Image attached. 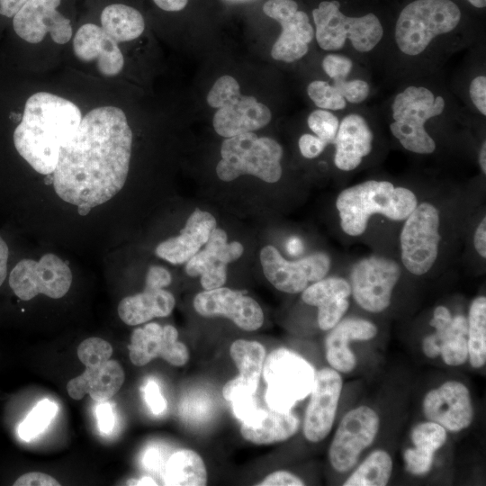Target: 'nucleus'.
Returning <instances> with one entry per match:
<instances>
[{"label":"nucleus","instance_id":"1","mask_svg":"<svg viewBox=\"0 0 486 486\" xmlns=\"http://www.w3.org/2000/svg\"><path fill=\"white\" fill-rule=\"evenodd\" d=\"M131 147L132 131L122 109L108 105L89 111L60 148L52 173L56 194L86 215L124 186Z\"/></svg>","mask_w":486,"mask_h":486},{"label":"nucleus","instance_id":"2","mask_svg":"<svg viewBox=\"0 0 486 486\" xmlns=\"http://www.w3.org/2000/svg\"><path fill=\"white\" fill-rule=\"evenodd\" d=\"M81 111L71 101L38 92L24 105L13 140L20 156L38 173L51 175L62 145L76 130Z\"/></svg>","mask_w":486,"mask_h":486},{"label":"nucleus","instance_id":"3","mask_svg":"<svg viewBox=\"0 0 486 486\" xmlns=\"http://www.w3.org/2000/svg\"><path fill=\"white\" fill-rule=\"evenodd\" d=\"M418 205L414 193L405 187H395L388 181L368 180L343 190L336 206L340 226L350 236L362 235L374 214L392 220H403Z\"/></svg>","mask_w":486,"mask_h":486},{"label":"nucleus","instance_id":"4","mask_svg":"<svg viewBox=\"0 0 486 486\" xmlns=\"http://www.w3.org/2000/svg\"><path fill=\"white\" fill-rule=\"evenodd\" d=\"M221 159L216 166L218 177L225 182L251 175L266 183L282 176L283 148L274 140L258 137L253 131L226 138L220 147Z\"/></svg>","mask_w":486,"mask_h":486},{"label":"nucleus","instance_id":"5","mask_svg":"<svg viewBox=\"0 0 486 486\" xmlns=\"http://www.w3.org/2000/svg\"><path fill=\"white\" fill-rule=\"evenodd\" d=\"M460 20L461 11L451 0H415L398 17L396 44L406 55H418L434 38L454 30Z\"/></svg>","mask_w":486,"mask_h":486},{"label":"nucleus","instance_id":"6","mask_svg":"<svg viewBox=\"0 0 486 486\" xmlns=\"http://www.w3.org/2000/svg\"><path fill=\"white\" fill-rule=\"evenodd\" d=\"M446 102L440 95L424 86H410L396 94L392 104L393 122L390 125L392 135L401 146L417 154H430L436 143L425 129L430 118L440 115Z\"/></svg>","mask_w":486,"mask_h":486},{"label":"nucleus","instance_id":"7","mask_svg":"<svg viewBox=\"0 0 486 486\" xmlns=\"http://www.w3.org/2000/svg\"><path fill=\"white\" fill-rule=\"evenodd\" d=\"M207 103L217 108L212 124L224 138L259 130L272 118L269 108L252 95L241 94L238 81L231 76L219 77L208 93Z\"/></svg>","mask_w":486,"mask_h":486},{"label":"nucleus","instance_id":"8","mask_svg":"<svg viewBox=\"0 0 486 486\" xmlns=\"http://www.w3.org/2000/svg\"><path fill=\"white\" fill-rule=\"evenodd\" d=\"M338 1H323L312 11L315 37L324 50H340L348 39L359 52L372 50L382 40L383 29L378 17L367 14L359 17L345 15Z\"/></svg>","mask_w":486,"mask_h":486},{"label":"nucleus","instance_id":"9","mask_svg":"<svg viewBox=\"0 0 486 486\" xmlns=\"http://www.w3.org/2000/svg\"><path fill=\"white\" fill-rule=\"evenodd\" d=\"M262 374L268 407L286 411L310 393L316 373L300 355L281 347L266 356Z\"/></svg>","mask_w":486,"mask_h":486},{"label":"nucleus","instance_id":"10","mask_svg":"<svg viewBox=\"0 0 486 486\" xmlns=\"http://www.w3.org/2000/svg\"><path fill=\"white\" fill-rule=\"evenodd\" d=\"M439 224V212L428 202L417 205L405 219L400 232L401 261L410 273L424 274L435 264L441 238Z\"/></svg>","mask_w":486,"mask_h":486},{"label":"nucleus","instance_id":"11","mask_svg":"<svg viewBox=\"0 0 486 486\" xmlns=\"http://www.w3.org/2000/svg\"><path fill=\"white\" fill-rule=\"evenodd\" d=\"M380 428V418L368 406L349 410L341 419L328 449L332 467L344 473L357 463L361 453L374 441Z\"/></svg>","mask_w":486,"mask_h":486},{"label":"nucleus","instance_id":"12","mask_svg":"<svg viewBox=\"0 0 486 486\" xmlns=\"http://www.w3.org/2000/svg\"><path fill=\"white\" fill-rule=\"evenodd\" d=\"M400 276V268L392 259L377 256L361 259L350 273L351 294L366 311L382 312L389 307Z\"/></svg>","mask_w":486,"mask_h":486},{"label":"nucleus","instance_id":"13","mask_svg":"<svg viewBox=\"0 0 486 486\" xmlns=\"http://www.w3.org/2000/svg\"><path fill=\"white\" fill-rule=\"evenodd\" d=\"M260 261L270 284L286 293L302 292L309 284L324 278L330 268V258L325 253H313L299 260L289 261L270 245L262 248Z\"/></svg>","mask_w":486,"mask_h":486},{"label":"nucleus","instance_id":"14","mask_svg":"<svg viewBox=\"0 0 486 486\" xmlns=\"http://www.w3.org/2000/svg\"><path fill=\"white\" fill-rule=\"evenodd\" d=\"M263 11L282 27L281 34L271 50L272 58L293 62L305 56L313 40L314 30L307 14L298 10L297 3L293 0H267Z\"/></svg>","mask_w":486,"mask_h":486},{"label":"nucleus","instance_id":"15","mask_svg":"<svg viewBox=\"0 0 486 486\" xmlns=\"http://www.w3.org/2000/svg\"><path fill=\"white\" fill-rule=\"evenodd\" d=\"M62 0H27L14 15L15 33L29 43L40 42L47 33L58 44H65L72 37L70 20L58 11Z\"/></svg>","mask_w":486,"mask_h":486},{"label":"nucleus","instance_id":"16","mask_svg":"<svg viewBox=\"0 0 486 486\" xmlns=\"http://www.w3.org/2000/svg\"><path fill=\"white\" fill-rule=\"evenodd\" d=\"M342 386L341 375L333 368L324 367L315 374L303 421V434L308 441L318 443L329 434Z\"/></svg>","mask_w":486,"mask_h":486},{"label":"nucleus","instance_id":"17","mask_svg":"<svg viewBox=\"0 0 486 486\" xmlns=\"http://www.w3.org/2000/svg\"><path fill=\"white\" fill-rule=\"evenodd\" d=\"M430 325L435 333L422 340V351L428 358L439 355L446 364L458 366L468 359V323L464 315L452 316L445 306H437L433 311Z\"/></svg>","mask_w":486,"mask_h":486},{"label":"nucleus","instance_id":"18","mask_svg":"<svg viewBox=\"0 0 486 486\" xmlns=\"http://www.w3.org/2000/svg\"><path fill=\"white\" fill-rule=\"evenodd\" d=\"M193 304L201 316L225 317L247 331L258 329L264 322V313L256 301L227 287L201 292Z\"/></svg>","mask_w":486,"mask_h":486},{"label":"nucleus","instance_id":"19","mask_svg":"<svg viewBox=\"0 0 486 486\" xmlns=\"http://www.w3.org/2000/svg\"><path fill=\"white\" fill-rule=\"evenodd\" d=\"M424 416L446 431L459 432L473 419V407L468 388L457 381H447L429 391L422 402Z\"/></svg>","mask_w":486,"mask_h":486},{"label":"nucleus","instance_id":"20","mask_svg":"<svg viewBox=\"0 0 486 486\" xmlns=\"http://www.w3.org/2000/svg\"><path fill=\"white\" fill-rule=\"evenodd\" d=\"M128 348L130 359L137 366H143L157 357L174 366H183L190 357L187 346L178 341L175 327H162L154 322L134 329Z\"/></svg>","mask_w":486,"mask_h":486},{"label":"nucleus","instance_id":"21","mask_svg":"<svg viewBox=\"0 0 486 486\" xmlns=\"http://www.w3.org/2000/svg\"><path fill=\"white\" fill-rule=\"evenodd\" d=\"M243 246L237 241L227 243V234L215 229L203 250L197 252L186 262L185 272L190 276H201L204 290L223 286L227 279V264L238 259Z\"/></svg>","mask_w":486,"mask_h":486},{"label":"nucleus","instance_id":"22","mask_svg":"<svg viewBox=\"0 0 486 486\" xmlns=\"http://www.w3.org/2000/svg\"><path fill=\"white\" fill-rule=\"evenodd\" d=\"M75 56L83 62L95 61L104 76H114L123 68L124 58L118 43L94 23L81 25L73 40Z\"/></svg>","mask_w":486,"mask_h":486},{"label":"nucleus","instance_id":"23","mask_svg":"<svg viewBox=\"0 0 486 486\" xmlns=\"http://www.w3.org/2000/svg\"><path fill=\"white\" fill-rule=\"evenodd\" d=\"M377 334L376 326L366 320L348 318L336 324L325 339L326 358L331 368L347 374L356 365V358L349 347L351 341H366Z\"/></svg>","mask_w":486,"mask_h":486},{"label":"nucleus","instance_id":"24","mask_svg":"<svg viewBox=\"0 0 486 486\" xmlns=\"http://www.w3.org/2000/svg\"><path fill=\"white\" fill-rule=\"evenodd\" d=\"M302 292V299L306 304L318 307V324L324 331L338 324L349 307L351 287L346 280L340 277L322 278Z\"/></svg>","mask_w":486,"mask_h":486},{"label":"nucleus","instance_id":"25","mask_svg":"<svg viewBox=\"0 0 486 486\" xmlns=\"http://www.w3.org/2000/svg\"><path fill=\"white\" fill-rule=\"evenodd\" d=\"M215 229V218L208 212L196 209L180 235L161 242L156 248V254L174 265L185 263L206 244Z\"/></svg>","mask_w":486,"mask_h":486},{"label":"nucleus","instance_id":"26","mask_svg":"<svg viewBox=\"0 0 486 486\" xmlns=\"http://www.w3.org/2000/svg\"><path fill=\"white\" fill-rule=\"evenodd\" d=\"M374 134L365 119L350 113L343 118L334 140V163L343 171L356 169L373 148Z\"/></svg>","mask_w":486,"mask_h":486},{"label":"nucleus","instance_id":"27","mask_svg":"<svg viewBox=\"0 0 486 486\" xmlns=\"http://www.w3.org/2000/svg\"><path fill=\"white\" fill-rule=\"evenodd\" d=\"M300 420L291 410L257 409L242 420V437L257 446H267L283 442L295 435Z\"/></svg>","mask_w":486,"mask_h":486},{"label":"nucleus","instance_id":"28","mask_svg":"<svg viewBox=\"0 0 486 486\" xmlns=\"http://www.w3.org/2000/svg\"><path fill=\"white\" fill-rule=\"evenodd\" d=\"M410 439L414 447L407 448L403 453L405 468L413 475H425L432 467L435 453L446 442V430L428 420L412 428Z\"/></svg>","mask_w":486,"mask_h":486},{"label":"nucleus","instance_id":"29","mask_svg":"<svg viewBox=\"0 0 486 486\" xmlns=\"http://www.w3.org/2000/svg\"><path fill=\"white\" fill-rule=\"evenodd\" d=\"M175 297L164 289H144L140 293L123 298L118 305L121 320L130 326L148 322L153 318L171 314Z\"/></svg>","mask_w":486,"mask_h":486},{"label":"nucleus","instance_id":"30","mask_svg":"<svg viewBox=\"0 0 486 486\" xmlns=\"http://www.w3.org/2000/svg\"><path fill=\"white\" fill-rule=\"evenodd\" d=\"M230 356L239 373L231 381L255 394L266 356L265 346L257 341L237 339L230 345Z\"/></svg>","mask_w":486,"mask_h":486},{"label":"nucleus","instance_id":"31","mask_svg":"<svg viewBox=\"0 0 486 486\" xmlns=\"http://www.w3.org/2000/svg\"><path fill=\"white\" fill-rule=\"evenodd\" d=\"M32 280L39 293L53 299L63 297L72 284L69 266L58 256L49 253L39 261L32 260Z\"/></svg>","mask_w":486,"mask_h":486},{"label":"nucleus","instance_id":"32","mask_svg":"<svg viewBox=\"0 0 486 486\" xmlns=\"http://www.w3.org/2000/svg\"><path fill=\"white\" fill-rule=\"evenodd\" d=\"M101 27L117 43L140 37L145 29L142 14L125 4L106 5L100 15Z\"/></svg>","mask_w":486,"mask_h":486},{"label":"nucleus","instance_id":"33","mask_svg":"<svg viewBox=\"0 0 486 486\" xmlns=\"http://www.w3.org/2000/svg\"><path fill=\"white\" fill-rule=\"evenodd\" d=\"M207 470L201 455L194 450L183 449L174 453L164 469V482L169 486H204Z\"/></svg>","mask_w":486,"mask_h":486},{"label":"nucleus","instance_id":"34","mask_svg":"<svg viewBox=\"0 0 486 486\" xmlns=\"http://www.w3.org/2000/svg\"><path fill=\"white\" fill-rule=\"evenodd\" d=\"M83 374L88 383L87 394L98 402L116 394L125 379L122 366L114 360H108L97 367H86Z\"/></svg>","mask_w":486,"mask_h":486},{"label":"nucleus","instance_id":"35","mask_svg":"<svg viewBox=\"0 0 486 486\" xmlns=\"http://www.w3.org/2000/svg\"><path fill=\"white\" fill-rule=\"evenodd\" d=\"M468 323V358L473 368L486 363V298H475L470 306Z\"/></svg>","mask_w":486,"mask_h":486},{"label":"nucleus","instance_id":"36","mask_svg":"<svg viewBox=\"0 0 486 486\" xmlns=\"http://www.w3.org/2000/svg\"><path fill=\"white\" fill-rule=\"evenodd\" d=\"M392 472V460L384 450L372 452L344 482V486H384Z\"/></svg>","mask_w":486,"mask_h":486},{"label":"nucleus","instance_id":"37","mask_svg":"<svg viewBox=\"0 0 486 486\" xmlns=\"http://www.w3.org/2000/svg\"><path fill=\"white\" fill-rule=\"evenodd\" d=\"M58 410L55 402L48 399L40 400L18 428L19 436L25 441L35 438L49 426Z\"/></svg>","mask_w":486,"mask_h":486},{"label":"nucleus","instance_id":"38","mask_svg":"<svg viewBox=\"0 0 486 486\" xmlns=\"http://www.w3.org/2000/svg\"><path fill=\"white\" fill-rule=\"evenodd\" d=\"M307 93L310 100L324 110L338 111L346 107V100L338 90L326 81L315 80L309 84Z\"/></svg>","mask_w":486,"mask_h":486},{"label":"nucleus","instance_id":"39","mask_svg":"<svg viewBox=\"0 0 486 486\" xmlns=\"http://www.w3.org/2000/svg\"><path fill=\"white\" fill-rule=\"evenodd\" d=\"M112 354L110 343L100 338L85 339L77 347V356L86 367H97L108 360Z\"/></svg>","mask_w":486,"mask_h":486},{"label":"nucleus","instance_id":"40","mask_svg":"<svg viewBox=\"0 0 486 486\" xmlns=\"http://www.w3.org/2000/svg\"><path fill=\"white\" fill-rule=\"evenodd\" d=\"M307 122L318 138L327 144L334 142L339 122L331 112L324 109L315 110L309 115Z\"/></svg>","mask_w":486,"mask_h":486},{"label":"nucleus","instance_id":"41","mask_svg":"<svg viewBox=\"0 0 486 486\" xmlns=\"http://www.w3.org/2000/svg\"><path fill=\"white\" fill-rule=\"evenodd\" d=\"M333 86L341 95L351 104L364 102L370 91L367 82L361 79L346 80V78H334Z\"/></svg>","mask_w":486,"mask_h":486},{"label":"nucleus","instance_id":"42","mask_svg":"<svg viewBox=\"0 0 486 486\" xmlns=\"http://www.w3.org/2000/svg\"><path fill=\"white\" fill-rule=\"evenodd\" d=\"M353 68V62L347 57L328 54L322 60V68L332 79L346 78Z\"/></svg>","mask_w":486,"mask_h":486},{"label":"nucleus","instance_id":"43","mask_svg":"<svg viewBox=\"0 0 486 486\" xmlns=\"http://www.w3.org/2000/svg\"><path fill=\"white\" fill-rule=\"evenodd\" d=\"M258 486H302L303 481L287 471H276L268 474Z\"/></svg>","mask_w":486,"mask_h":486},{"label":"nucleus","instance_id":"44","mask_svg":"<svg viewBox=\"0 0 486 486\" xmlns=\"http://www.w3.org/2000/svg\"><path fill=\"white\" fill-rule=\"evenodd\" d=\"M470 97L477 110L486 115V76H478L472 79L469 87Z\"/></svg>","mask_w":486,"mask_h":486},{"label":"nucleus","instance_id":"45","mask_svg":"<svg viewBox=\"0 0 486 486\" xmlns=\"http://www.w3.org/2000/svg\"><path fill=\"white\" fill-rule=\"evenodd\" d=\"M328 144L311 134H303L299 140V148L306 158H314L320 156Z\"/></svg>","mask_w":486,"mask_h":486},{"label":"nucleus","instance_id":"46","mask_svg":"<svg viewBox=\"0 0 486 486\" xmlns=\"http://www.w3.org/2000/svg\"><path fill=\"white\" fill-rule=\"evenodd\" d=\"M143 391L147 404L154 414H160L166 410V401L155 381H149Z\"/></svg>","mask_w":486,"mask_h":486},{"label":"nucleus","instance_id":"47","mask_svg":"<svg viewBox=\"0 0 486 486\" xmlns=\"http://www.w3.org/2000/svg\"><path fill=\"white\" fill-rule=\"evenodd\" d=\"M171 282V274L165 267L152 266L147 273L145 289H163Z\"/></svg>","mask_w":486,"mask_h":486},{"label":"nucleus","instance_id":"48","mask_svg":"<svg viewBox=\"0 0 486 486\" xmlns=\"http://www.w3.org/2000/svg\"><path fill=\"white\" fill-rule=\"evenodd\" d=\"M14 486H58L57 480L49 474L33 472L22 474L14 483Z\"/></svg>","mask_w":486,"mask_h":486},{"label":"nucleus","instance_id":"49","mask_svg":"<svg viewBox=\"0 0 486 486\" xmlns=\"http://www.w3.org/2000/svg\"><path fill=\"white\" fill-rule=\"evenodd\" d=\"M97 424L102 433H110L114 426V416L112 405L102 401L96 408Z\"/></svg>","mask_w":486,"mask_h":486},{"label":"nucleus","instance_id":"50","mask_svg":"<svg viewBox=\"0 0 486 486\" xmlns=\"http://www.w3.org/2000/svg\"><path fill=\"white\" fill-rule=\"evenodd\" d=\"M68 395L74 400H81L88 392V383L82 374L71 379L67 385Z\"/></svg>","mask_w":486,"mask_h":486},{"label":"nucleus","instance_id":"51","mask_svg":"<svg viewBox=\"0 0 486 486\" xmlns=\"http://www.w3.org/2000/svg\"><path fill=\"white\" fill-rule=\"evenodd\" d=\"M474 248L478 254L486 257V218L484 217L478 225L474 233Z\"/></svg>","mask_w":486,"mask_h":486},{"label":"nucleus","instance_id":"52","mask_svg":"<svg viewBox=\"0 0 486 486\" xmlns=\"http://www.w3.org/2000/svg\"><path fill=\"white\" fill-rule=\"evenodd\" d=\"M27 0H0V15L13 18Z\"/></svg>","mask_w":486,"mask_h":486},{"label":"nucleus","instance_id":"53","mask_svg":"<svg viewBox=\"0 0 486 486\" xmlns=\"http://www.w3.org/2000/svg\"><path fill=\"white\" fill-rule=\"evenodd\" d=\"M153 2L161 10L178 12L186 6L188 0H153Z\"/></svg>","mask_w":486,"mask_h":486},{"label":"nucleus","instance_id":"54","mask_svg":"<svg viewBox=\"0 0 486 486\" xmlns=\"http://www.w3.org/2000/svg\"><path fill=\"white\" fill-rule=\"evenodd\" d=\"M8 256L9 249L7 244L0 236V286L6 277Z\"/></svg>","mask_w":486,"mask_h":486},{"label":"nucleus","instance_id":"55","mask_svg":"<svg viewBox=\"0 0 486 486\" xmlns=\"http://www.w3.org/2000/svg\"><path fill=\"white\" fill-rule=\"evenodd\" d=\"M286 249L292 256H300L303 252V243L301 238L292 237L287 240Z\"/></svg>","mask_w":486,"mask_h":486},{"label":"nucleus","instance_id":"56","mask_svg":"<svg viewBox=\"0 0 486 486\" xmlns=\"http://www.w3.org/2000/svg\"><path fill=\"white\" fill-rule=\"evenodd\" d=\"M159 463L158 453L151 449L145 455V464L148 469L157 467Z\"/></svg>","mask_w":486,"mask_h":486},{"label":"nucleus","instance_id":"57","mask_svg":"<svg viewBox=\"0 0 486 486\" xmlns=\"http://www.w3.org/2000/svg\"><path fill=\"white\" fill-rule=\"evenodd\" d=\"M128 485H157V482L150 477L145 476L140 480L132 479L127 482Z\"/></svg>","mask_w":486,"mask_h":486},{"label":"nucleus","instance_id":"58","mask_svg":"<svg viewBox=\"0 0 486 486\" xmlns=\"http://www.w3.org/2000/svg\"><path fill=\"white\" fill-rule=\"evenodd\" d=\"M479 164L482 173L486 174V142L484 141L482 145L479 153Z\"/></svg>","mask_w":486,"mask_h":486},{"label":"nucleus","instance_id":"59","mask_svg":"<svg viewBox=\"0 0 486 486\" xmlns=\"http://www.w3.org/2000/svg\"><path fill=\"white\" fill-rule=\"evenodd\" d=\"M472 5L477 8H483L486 5V0H467Z\"/></svg>","mask_w":486,"mask_h":486}]
</instances>
